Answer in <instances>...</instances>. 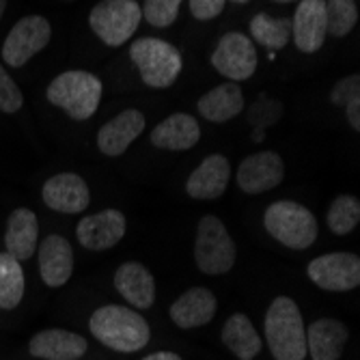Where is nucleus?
<instances>
[{
	"label": "nucleus",
	"instance_id": "obj_33",
	"mask_svg": "<svg viewBox=\"0 0 360 360\" xmlns=\"http://www.w3.org/2000/svg\"><path fill=\"white\" fill-rule=\"evenodd\" d=\"M356 97H360V76H356V74L339 80L330 93L333 104L339 108H345L352 100H356Z\"/></svg>",
	"mask_w": 360,
	"mask_h": 360
},
{
	"label": "nucleus",
	"instance_id": "obj_23",
	"mask_svg": "<svg viewBox=\"0 0 360 360\" xmlns=\"http://www.w3.org/2000/svg\"><path fill=\"white\" fill-rule=\"evenodd\" d=\"M37 238H39L37 216L26 207L15 210L7 222V233H5L7 252L18 261H26L37 250Z\"/></svg>",
	"mask_w": 360,
	"mask_h": 360
},
{
	"label": "nucleus",
	"instance_id": "obj_12",
	"mask_svg": "<svg viewBox=\"0 0 360 360\" xmlns=\"http://www.w3.org/2000/svg\"><path fill=\"white\" fill-rule=\"evenodd\" d=\"M125 216L119 210H104L100 214L84 216L78 222L76 236L86 250H108L125 236Z\"/></svg>",
	"mask_w": 360,
	"mask_h": 360
},
{
	"label": "nucleus",
	"instance_id": "obj_6",
	"mask_svg": "<svg viewBox=\"0 0 360 360\" xmlns=\"http://www.w3.org/2000/svg\"><path fill=\"white\" fill-rule=\"evenodd\" d=\"M129 58L134 60L145 84L153 89H169L181 72L179 50L162 39H139L129 48Z\"/></svg>",
	"mask_w": 360,
	"mask_h": 360
},
{
	"label": "nucleus",
	"instance_id": "obj_26",
	"mask_svg": "<svg viewBox=\"0 0 360 360\" xmlns=\"http://www.w3.org/2000/svg\"><path fill=\"white\" fill-rule=\"evenodd\" d=\"M24 298V272L20 261L9 252H0V309L13 311Z\"/></svg>",
	"mask_w": 360,
	"mask_h": 360
},
{
	"label": "nucleus",
	"instance_id": "obj_11",
	"mask_svg": "<svg viewBox=\"0 0 360 360\" xmlns=\"http://www.w3.org/2000/svg\"><path fill=\"white\" fill-rule=\"evenodd\" d=\"M285 177L283 158L274 151L248 155L238 169V186L246 194H261L276 188Z\"/></svg>",
	"mask_w": 360,
	"mask_h": 360
},
{
	"label": "nucleus",
	"instance_id": "obj_19",
	"mask_svg": "<svg viewBox=\"0 0 360 360\" xmlns=\"http://www.w3.org/2000/svg\"><path fill=\"white\" fill-rule=\"evenodd\" d=\"M86 339L70 330H41L30 339L28 349L35 358L44 360H78L86 354Z\"/></svg>",
	"mask_w": 360,
	"mask_h": 360
},
{
	"label": "nucleus",
	"instance_id": "obj_29",
	"mask_svg": "<svg viewBox=\"0 0 360 360\" xmlns=\"http://www.w3.org/2000/svg\"><path fill=\"white\" fill-rule=\"evenodd\" d=\"M326 20L328 32L335 37H345L358 22V9L354 0H326Z\"/></svg>",
	"mask_w": 360,
	"mask_h": 360
},
{
	"label": "nucleus",
	"instance_id": "obj_7",
	"mask_svg": "<svg viewBox=\"0 0 360 360\" xmlns=\"http://www.w3.org/2000/svg\"><path fill=\"white\" fill-rule=\"evenodd\" d=\"M141 5L136 0H102L89 15L93 32L106 46H121L141 26Z\"/></svg>",
	"mask_w": 360,
	"mask_h": 360
},
{
	"label": "nucleus",
	"instance_id": "obj_22",
	"mask_svg": "<svg viewBox=\"0 0 360 360\" xmlns=\"http://www.w3.org/2000/svg\"><path fill=\"white\" fill-rule=\"evenodd\" d=\"M201 139V127L194 117L186 112H175L167 117L151 132V143L160 149L171 151H186L192 149Z\"/></svg>",
	"mask_w": 360,
	"mask_h": 360
},
{
	"label": "nucleus",
	"instance_id": "obj_28",
	"mask_svg": "<svg viewBox=\"0 0 360 360\" xmlns=\"http://www.w3.org/2000/svg\"><path fill=\"white\" fill-rule=\"evenodd\" d=\"M360 220V203L352 194H341L333 201L328 210V226L337 236L352 233Z\"/></svg>",
	"mask_w": 360,
	"mask_h": 360
},
{
	"label": "nucleus",
	"instance_id": "obj_1",
	"mask_svg": "<svg viewBox=\"0 0 360 360\" xmlns=\"http://www.w3.org/2000/svg\"><path fill=\"white\" fill-rule=\"evenodd\" d=\"M89 328L102 345L123 354L143 349L151 339L149 323L136 311L119 304L97 309L89 319Z\"/></svg>",
	"mask_w": 360,
	"mask_h": 360
},
{
	"label": "nucleus",
	"instance_id": "obj_13",
	"mask_svg": "<svg viewBox=\"0 0 360 360\" xmlns=\"http://www.w3.org/2000/svg\"><path fill=\"white\" fill-rule=\"evenodd\" d=\"M326 35H328L326 0H300L291 20V37L296 39L298 50L307 54L317 52L323 46Z\"/></svg>",
	"mask_w": 360,
	"mask_h": 360
},
{
	"label": "nucleus",
	"instance_id": "obj_39",
	"mask_svg": "<svg viewBox=\"0 0 360 360\" xmlns=\"http://www.w3.org/2000/svg\"><path fill=\"white\" fill-rule=\"evenodd\" d=\"M233 3H248V0H233Z\"/></svg>",
	"mask_w": 360,
	"mask_h": 360
},
{
	"label": "nucleus",
	"instance_id": "obj_10",
	"mask_svg": "<svg viewBox=\"0 0 360 360\" xmlns=\"http://www.w3.org/2000/svg\"><path fill=\"white\" fill-rule=\"evenodd\" d=\"M212 65L224 78L246 80L257 70V50L242 32H226L212 54Z\"/></svg>",
	"mask_w": 360,
	"mask_h": 360
},
{
	"label": "nucleus",
	"instance_id": "obj_8",
	"mask_svg": "<svg viewBox=\"0 0 360 360\" xmlns=\"http://www.w3.org/2000/svg\"><path fill=\"white\" fill-rule=\"evenodd\" d=\"M52 37V26L41 15L22 18L7 35L3 46V60L9 68H22L37 52H41Z\"/></svg>",
	"mask_w": 360,
	"mask_h": 360
},
{
	"label": "nucleus",
	"instance_id": "obj_15",
	"mask_svg": "<svg viewBox=\"0 0 360 360\" xmlns=\"http://www.w3.org/2000/svg\"><path fill=\"white\" fill-rule=\"evenodd\" d=\"M229 175H231L229 160L220 153H214L205 158L201 162V167L188 177L186 190L192 199H199V201L220 199L229 186Z\"/></svg>",
	"mask_w": 360,
	"mask_h": 360
},
{
	"label": "nucleus",
	"instance_id": "obj_36",
	"mask_svg": "<svg viewBox=\"0 0 360 360\" xmlns=\"http://www.w3.org/2000/svg\"><path fill=\"white\" fill-rule=\"evenodd\" d=\"M143 360H181V358L175 352H155V354H151V356H147Z\"/></svg>",
	"mask_w": 360,
	"mask_h": 360
},
{
	"label": "nucleus",
	"instance_id": "obj_25",
	"mask_svg": "<svg viewBox=\"0 0 360 360\" xmlns=\"http://www.w3.org/2000/svg\"><path fill=\"white\" fill-rule=\"evenodd\" d=\"M222 343L240 360H252L261 352V337L244 313H236L226 319L222 328Z\"/></svg>",
	"mask_w": 360,
	"mask_h": 360
},
{
	"label": "nucleus",
	"instance_id": "obj_20",
	"mask_svg": "<svg viewBox=\"0 0 360 360\" xmlns=\"http://www.w3.org/2000/svg\"><path fill=\"white\" fill-rule=\"evenodd\" d=\"M115 287L136 309H149L155 302V281L151 272L136 261H127L115 272Z\"/></svg>",
	"mask_w": 360,
	"mask_h": 360
},
{
	"label": "nucleus",
	"instance_id": "obj_5",
	"mask_svg": "<svg viewBox=\"0 0 360 360\" xmlns=\"http://www.w3.org/2000/svg\"><path fill=\"white\" fill-rule=\"evenodd\" d=\"M236 244L218 216H203L196 226L194 261L203 274H226L236 264Z\"/></svg>",
	"mask_w": 360,
	"mask_h": 360
},
{
	"label": "nucleus",
	"instance_id": "obj_9",
	"mask_svg": "<svg viewBox=\"0 0 360 360\" xmlns=\"http://www.w3.org/2000/svg\"><path fill=\"white\" fill-rule=\"evenodd\" d=\"M309 278L326 291H349L360 285V257L354 252H328L313 259Z\"/></svg>",
	"mask_w": 360,
	"mask_h": 360
},
{
	"label": "nucleus",
	"instance_id": "obj_3",
	"mask_svg": "<svg viewBox=\"0 0 360 360\" xmlns=\"http://www.w3.org/2000/svg\"><path fill=\"white\" fill-rule=\"evenodd\" d=\"M102 80L89 72H65L56 76L48 86L50 104L58 106L76 121H84L95 115L102 100Z\"/></svg>",
	"mask_w": 360,
	"mask_h": 360
},
{
	"label": "nucleus",
	"instance_id": "obj_21",
	"mask_svg": "<svg viewBox=\"0 0 360 360\" xmlns=\"http://www.w3.org/2000/svg\"><path fill=\"white\" fill-rule=\"evenodd\" d=\"M347 337L349 333L339 319H317L307 330V356L313 360H339Z\"/></svg>",
	"mask_w": 360,
	"mask_h": 360
},
{
	"label": "nucleus",
	"instance_id": "obj_14",
	"mask_svg": "<svg viewBox=\"0 0 360 360\" xmlns=\"http://www.w3.org/2000/svg\"><path fill=\"white\" fill-rule=\"evenodd\" d=\"M44 203L60 214H80L91 203L86 181L74 173H60L44 184Z\"/></svg>",
	"mask_w": 360,
	"mask_h": 360
},
{
	"label": "nucleus",
	"instance_id": "obj_2",
	"mask_svg": "<svg viewBox=\"0 0 360 360\" xmlns=\"http://www.w3.org/2000/svg\"><path fill=\"white\" fill-rule=\"evenodd\" d=\"M266 339L274 360H304L307 328L298 304L278 296L266 313Z\"/></svg>",
	"mask_w": 360,
	"mask_h": 360
},
{
	"label": "nucleus",
	"instance_id": "obj_18",
	"mask_svg": "<svg viewBox=\"0 0 360 360\" xmlns=\"http://www.w3.org/2000/svg\"><path fill=\"white\" fill-rule=\"evenodd\" d=\"M145 129V117L141 110H123L110 119L97 134V147L106 155H121Z\"/></svg>",
	"mask_w": 360,
	"mask_h": 360
},
{
	"label": "nucleus",
	"instance_id": "obj_24",
	"mask_svg": "<svg viewBox=\"0 0 360 360\" xmlns=\"http://www.w3.org/2000/svg\"><path fill=\"white\" fill-rule=\"evenodd\" d=\"M199 112L214 123H224L231 121L244 110V93L236 82H224L205 93L199 104H196Z\"/></svg>",
	"mask_w": 360,
	"mask_h": 360
},
{
	"label": "nucleus",
	"instance_id": "obj_27",
	"mask_svg": "<svg viewBox=\"0 0 360 360\" xmlns=\"http://www.w3.org/2000/svg\"><path fill=\"white\" fill-rule=\"evenodd\" d=\"M250 32L257 44L276 52V50H283L291 39V20L259 13L250 22Z\"/></svg>",
	"mask_w": 360,
	"mask_h": 360
},
{
	"label": "nucleus",
	"instance_id": "obj_35",
	"mask_svg": "<svg viewBox=\"0 0 360 360\" xmlns=\"http://www.w3.org/2000/svg\"><path fill=\"white\" fill-rule=\"evenodd\" d=\"M343 110H345V117H347L349 125H352L354 129H360V97L352 100Z\"/></svg>",
	"mask_w": 360,
	"mask_h": 360
},
{
	"label": "nucleus",
	"instance_id": "obj_32",
	"mask_svg": "<svg viewBox=\"0 0 360 360\" xmlns=\"http://www.w3.org/2000/svg\"><path fill=\"white\" fill-rule=\"evenodd\" d=\"M22 104H24L22 91L18 89L13 78L5 72L3 63H0V110L13 115L22 108Z\"/></svg>",
	"mask_w": 360,
	"mask_h": 360
},
{
	"label": "nucleus",
	"instance_id": "obj_4",
	"mask_svg": "<svg viewBox=\"0 0 360 360\" xmlns=\"http://www.w3.org/2000/svg\"><path fill=\"white\" fill-rule=\"evenodd\" d=\"M268 233L287 248L304 250L317 240L315 216L296 201H276L264 216Z\"/></svg>",
	"mask_w": 360,
	"mask_h": 360
},
{
	"label": "nucleus",
	"instance_id": "obj_37",
	"mask_svg": "<svg viewBox=\"0 0 360 360\" xmlns=\"http://www.w3.org/2000/svg\"><path fill=\"white\" fill-rule=\"evenodd\" d=\"M5 7H7V0H0V20H3V13H5Z\"/></svg>",
	"mask_w": 360,
	"mask_h": 360
},
{
	"label": "nucleus",
	"instance_id": "obj_31",
	"mask_svg": "<svg viewBox=\"0 0 360 360\" xmlns=\"http://www.w3.org/2000/svg\"><path fill=\"white\" fill-rule=\"evenodd\" d=\"M179 5L181 0H145L143 18L155 28H167L177 20Z\"/></svg>",
	"mask_w": 360,
	"mask_h": 360
},
{
	"label": "nucleus",
	"instance_id": "obj_16",
	"mask_svg": "<svg viewBox=\"0 0 360 360\" xmlns=\"http://www.w3.org/2000/svg\"><path fill=\"white\" fill-rule=\"evenodd\" d=\"M39 272L48 287H63L74 272V250L63 236H48L39 244Z\"/></svg>",
	"mask_w": 360,
	"mask_h": 360
},
{
	"label": "nucleus",
	"instance_id": "obj_30",
	"mask_svg": "<svg viewBox=\"0 0 360 360\" xmlns=\"http://www.w3.org/2000/svg\"><path fill=\"white\" fill-rule=\"evenodd\" d=\"M281 115H283L281 102L272 100V97L266 93H261L248 108V121L255 129H264V127L276 123L281 119Z\"/></svg>",
	"mask_w": 360,
	"mask_h": 360
},
{
	"label": "nucleus",
	"instance_id": "obj_34",
	"mask_svg": "<svg viewBox=\"0 0 360 360\" xmlns=\"http://www.w3.org/2000/svg\"><path fill=\"white\" fill-rule=\"evenodd\" d=\"M226 0H190V11L196 20H214L222 13Z\"/></svg>",
	"mask_w": 360,
	"mask_h": 360
},
{
	"label": "nucleus",
	"instance_id": "obj_17",
	"mask_svg": "<svg viewBox=\"0 0 360 360\" xmlns=\"http://www.w3.org/2000/svg\"><path fill=\"white\" fill-rule=\"evenodd\" d=\"M216 296L205 287H192L173 302L171 319L184 330L201 328L216 315Z\"/></svg>",
	"mask_w": 360,
	"mask_h": 360
},
{
	"label": "nucleus",
	"instance_id": "obj_38",
	"mask_svg": "<svg viewBox=\"0 0 360 360\" xmlns=\"http://www.w3.org/2000/svg\"><path fill=\"white\" fill-rule=\"evenodd\" d=\"M276 3H293V0H276Z\"/></svg>",
	"mask_w": 360,
	"mask_h": 360
}]
</instances>
